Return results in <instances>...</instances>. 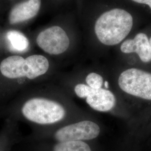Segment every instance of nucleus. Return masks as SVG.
<instances>
[{
    "instance_id": "obj_1",
    "label": "nucleus",
    "mask_w": 151,
    "mask_h": 151,
    "mask_svg": "<svg viewBox=\"0 0 151 151\" xmlns=\"http://www.w3.org/2000/svg\"><path fill=\"white\" fill-rule=\"evenodd\" d=\"M133 24L132 16L128 11L114 9L97 19L95 32L99 40L106 45L120 43L129 34Z\"/></svg>"
},
{
    "instance_id": "obj_2",
    "label": "nucleus",
    "mask_w": 151,
    "mask_h": 151,
    "mask_svg": "<svg viewBox=\"0 0 151 151\" xmlns=\"http://www.w3.org/2000/svg\"><path fill=\"white\" fill-rule=\"evenodd\" d=\"M21 114L27 121L38 125L58 123L65 118L66 111L60 103L42 97H31L21 107Z\"/></svg>"
},
{
    "instance_id": "obj_3",
    "label": "nucleus",
    "mask_w": 151,
    "mask_h": 151,
    "mask_svg": "<svg viewBox=\"0 0 151 151\" xmlns=\"http://www.w3.org/2000/svg\"><path fill=\"white\" fill-rule=\"evenodd\" d=\"M122 90L136 97L151 100V73L137 68L123 71L118 79Z\"/></svg>"
},
{
    "instance_id": "obj_4",
    "label": "nucleus",
    "mask_w": 151,
    "mask_h": 151,
    "mask_svg": "<svg viewBox=\"0 0 151 151\" xmlns=\"http://www.w3.org/2000/svg\"><path fill=\"white\" fill-rule=\"evenodd\" d=\"M100 129L96 123L84 120L67 125L57 130L54 138L58 142L91 140L99 135Z\"/></svg>"
},
{
    "instance_id": "obj_5",
    "label": "nucleus",
    "mask_w": 151,
    "mask_h": 151,
    "mask_svg": "<svg viewBox=\"0 0 151 151\" xmlns=\"http://www.w3.org/2000/svg\"><path fill=\"white\" fill-rule=\"evenodd\" d=\"M37 43L45 52L51 55H59L68 49L70 42L62 28L54 26L40 32L37 38Z\"/></svg>"
},
{
    "instance_id": "obj_6",
    "label": "nucleus",
    "mask_w": 151,
    "mask_h": 151,
    "mask_svg": "<svg viewBox=\"0 0 151 151\" xmlns=\"http://www.w3.org/2000/svg\"><path fill=\"white\" fill-rule=\"evenodd\" d=\"M121 51L124 53H136L145 63L151 61V47L149 39L144 33H139L133 39H128L122 44Z\"/></svg>"
},
{
    "instance_id": "obj_7",
    "label": "nucleus",
    "mask_w": 151,
    "mask_h": 151,
    "mask_svg": "<svg viewBox=\"0 0 151 151\" xmlns=\"http://www.w3.org/2000/svg\"><path fill=\"white\" fill-rule=\"evenodd\" d=\"M0 72L4 77L10 80L25 77V59L19 55H11L6 58L1 62Z\"/></svg>"
},
{
    "instance_id": "obj_8",
    "label": "nucleus",
    "mask_w": 151,
    "mask_h": 151,
    "mask_svg": "<svg viewBox=\"0 0 151 151\" xmlns=\"http://www.w3.org/2000/svg\"><path fill=\"white\" fill-rule=\"evenodd\" d=\"M86 101L91 108L101 112L110 111L116 103L115 97L113 92L103 88L92 89Z\"/></svg>"
},
{
    "instance_id": "obj_9",
    "label": "nucleus",
    "mask_w": 151,
    "mask_h": 151,
    "mask_svg": "<svg viewBox=\"0 0 151 151\" xmlns=\"http://www.w3.org/2000/svg\"><path fill=\"white\" fill-rule=\"evenodd\" d=\"M41 0H28L14 6L9 15L11 24H16L34 17L40 10Z\"/></svg>"
},
{
    "instance_id": "obj_10",
    "label": "nucleus",
    "mask_w": 151,
    "mask_h": 151,
    "mask_svg": "<svg viewBox=\"0 0 151 151\" xmlns=\"http://www.w3.org/2000/svg\"><path fill=\"white\" fill-rule=\"evenodd\" d=\"M26 76L29 80H34L47 73L49 68L48 60L43 55L34 54L25 58Z\"/></svg>"
},
{
    "instance_id": "obj_11",
    "label": "nucleus",
    "mask_w": 151,
    "mask_h": 151,
    "mask_svg": "<svg viewBox=\"0 0 151 151\" xmlns=\"http://www.w3.org/2000/svg\"><path fill=\"white\" fill-rule=\"evenodd\" d=\"M6 37L10 44L11 48L18 52L27 50L29 42L27 38L22 32L11 30L7 32Z\"/></svg>"
},
{
    "instance_id": "obj_12",
    "label": "nucleus",
    "mask_w": 151,
    "mask_h": 151,
    "mask_svg": "<svg viewBox=\"0 0 151 151\" xmlns=\"http://www.w3.org/2000/svg\"><path fill=\"white\" fill-rule=\"evenodd\" d=\"M53 151H91V150L85 142L73 140L58 142L54 146Z\"/></svg>"
},
{
    "instance_id": "obj_13",
    "label": "nucleus",
    "mask_w": 151,
    "mask_h": 151,
    "mask_svg": "<svg viewBox=\"0 0 151 151\" xmlns=\"http://www.w3.org/2000/svg\"><path fill=\"white\" fill-rule=\"evenodd\" d=\"M86 82L88 86L92 89H99L103 86V77L96 73L92 72L87 76Z\"/></svg>"
},
{
    "instance_id": "obj_14",
    "label": "nucleus",
    "mask_w": 151,
    "mask_h": 151,
    "mask_svg": "<svg viewBox=\"0 0 151 151\" xmlns=\"http://www.w3.org/2000/svg\"><path fill=\"white\" fill-rule=\"evenodd\" d=\"M92 91V88L83 83L77 84L75 87V92L76 95L78 97L83 99H86L91 93Z\"/></svg>"
},
{
    "instance_id": "obj_15",
    "label": "nucleus",
    "mask_w": 151,
    "mask_h": 151,
    "mask_svg": "<svg viewBox=\"0 0 151 151\" xmlns=\"http://www.w3.org/2000/svg\"><path fill=\"white\" fill-rule=\"evenodd\" d=\"M132 1L138 4H146L149 6L151 5V0H132Z\"/></svg>"
},
{
    "instance_id": "obj_16",
    "label": "nucleus",
    "mask_w": 151,
    "mask_h": 151,
    "mask_svg": "<svg viewBox=\"0 0 151 151\" xmlns=\"http://www.w3.org/2000/svg\"><path fill=\"white\" fill-rule=\"evenodd\" d=\"M104 85H105V88H109V83H108V81H105V82Z\"/></svg>"
},
{
    "instance_id": "obj_17",
    "label": "nucleus",
    "mask_w": 151,
    "mask_h": 151,
    "mask_svg": "<svg viewBox=\"0 0 151 151\" xmlns=\"http://www.w3.org/2000/svg\"><path fill=\"white\" fill-rule=\"evenodd\" d=\"M149 42H150V45H151V37L150 39V40H149Z\"/></svg>"
},
{
    "instance_id": "obj_18",
    "label": "nucleus",
    "mask_w": 151,
    "mask_h": 151,
    "mask_svg": "<svg viewBox=\"0 0 151 151\" xmlns=\"http://www.w3.org/2000/svg\"><path fill=\"white\" fill-rule=\"evenodd\" d=\"M149 7H150V8H151V5L150 6H149Z\"/></svg>"
}]
</instances>
